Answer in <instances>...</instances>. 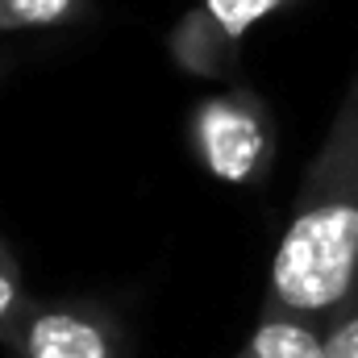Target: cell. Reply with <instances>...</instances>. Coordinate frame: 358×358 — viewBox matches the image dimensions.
Wrapping results in <instances>:
<instances>
[{
    "instance_id": "2",
    "label": "cell",
    "mask_w": 358,
    "mask_h": 358,
    "mask_svg": "<svg viewBox=\"0 0 358 358\" xmlns=\"http://www.w3.org/2000/svg\"><path fill=\"white\" fill-rule=\"evenodd\" d=\"M183 138L196 163L229 187L263 183L271 176L275 146H279L267 100L246 84H234V88L196 100L187 113Z\"/></svg>"
},
{
    "instance_id": "8",
    "label": "cell",
    "mask_w": 358,
    "mask_h": 358,
    "mask_svg": "<svg viewBox=\"0 0 358 358\" xmlns=\"http://www.w3.org/2000/svg\"><path fill=\"white\" fill-rule=\"evenodd\" d=\"M34 296L25 292V283H21V263H17V250L0 238V342H4V334L17 325V317L25 313V304H29Z\"/></svg>"
},
{
    "instance_id": "6",
    "label": "cell",
    "mask_w": 358,
    "mask_h": 358,
    "mask_svg": "<svg viewBox=\"0 0 358 358\" xmlns=\"http://www.w3.org/2000/svg\"><path fill=\"white\" fill-rule=\"evenodd\" d=\"M92 17V0H0V34L67 29Z\"/></svg>"
},
{
    "instance_id": "3",
    "label": "cell",
    "mask_w": 358,
    "mask_h": 358,
    "mask_svg": "<svg viewBox=\"0 0 358 358\" xmlns=\"http://www.w3.org/2000/svg\"><path fill=\"white\" fill-rule=\"evenodd\" d=\"M0 346L13 358H129V329L100 300H29Z\"/></svg>"
},
{
    "instance_id": "5",
    "label": "cell",
    "mask_w": 358,
    "mask_h": 358,
    "mask_svg": "<svg viewBox=\"0 0 358 358\" xmlns=\"http://www.w3.org/2000/svg\"><path fill=\"white\" fill-rule=\"evenodd\" d=\"M234 358H325V321L263 308L255 334Z\"/></svg>"
},
{
    "instance_id": "1",
    "label": "cell",
    "mask_w": 358,
    "mask_h": 358,
    "mask_svg": "<svg viewBox=\"0 0 358 358\" xmlns=\"http://www.w3.org/2000/svg\"><path fill=\"white\" fill-rule=\"evenodd\" d=\"M358 287V71L308 159L271 255L267 313L325 321Z\"/></svg>"
},
{
    "instance_id": "7",
    "label": "cell",
    "mask_w": 358,
    "mask_h": 358,
    "mask_svg": "<svg viewBox=\"0 0 358 358\" xmlns=\"http://www.w3.org/2000/svg\"><path fill=\"white\" fill-rule=\"evenodd\" d=\"M238 42H246V34L255 25H263L267 17H279V13H292L300 8L304 0H200Z\"/></svg>"
},
{
    "instance_id": "9",
    "label": "cell",
    "mask_w": 358,
    "mask_h": 358,
    "mask_svg": "<svg viewBox=\"0 0 358 358\" xmlns=\"http://www.w3.org/2000/svg\"><path fill=\"white\" fill-rule=\"evenodd\" d=\"M325 358H358V287L325 317Z\"/></svg>"
},
{
    "instance_id": "10",
    "label": "cell",
    "mask_w": 358,
    "mask_h": 358,
    "mask_svg": "<svg viewBox=\"0 0 358 358\" xmlns=\"http://www.w3.org/2000/svg\"><path fill=\"white\" fill-rule=\"evenodd\" d=\"M13 67H17V59H13L8 50H0V84L8 80V71H13Z\"/></svg>"
},
{
    "instance_id": "4",
    "label": "cell",
    "mask_w": 358,
    "mask_h": 358,
    "mask_svg": "<svg viewBox=\"0 0 358 358\" xmlns=\"http://www.w3.org/2000/svg\"><path fill=\"white\" fill-rule=\"evenodd\" d=\"M167 55L183 76L192 80H217L229 84L242 71V42L204 8H187L179 13V21L167 29Z\"/></svg>"
}]
</instances>
